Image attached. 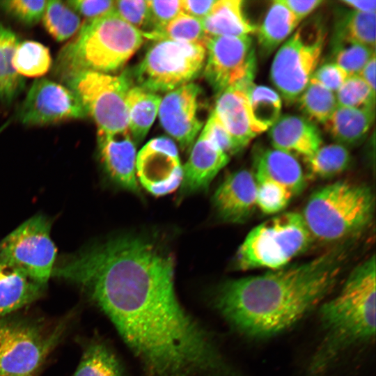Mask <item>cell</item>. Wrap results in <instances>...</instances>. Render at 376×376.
Here are the masks:
<instances>
[{
	"instance_id": "10",
	"label": "cell",
	"mask_w": 376,
	"mask_h": 376,
	"mask_svg": "<svg viewBox=\"0 0 376 376\" xmlns=\"http://www.w3.org/2000/svg\"><path fill=\"white\" fill-rule=\"evenodd\" d=\"M63 327L46 332L37 323L6 317L0 320V375L36 376L58 343Z\"/></svg>"
},
{
	"instance_id": "8",
	"label": "cell",
	"mask_w": 376,
	"mask_h": 376,
	"mask_svg": "<svg viewBox=\"0 0 376 376\" xmlns=\"http://www.w3.org/2000/svg\"><path fill=\"white\" fill-rule=\"evenodd\" d=\"M319 22L298 27L279 47L270 70L271 80L285 102H294L318 68L326 41Z\"/></svg>"
},
{
	"instance_id": "26",
	"label": "cell",
	"mask_w": 376,
	"mask_h": 376,
	"mask_svg": "<svg viewBox=\"0 0 376 376\" xmlns=\"http://www.w3.org/2000/svg\"><path fill=\"white\" fill-rule=\"evenodd\" d=\"M161 100L158 93L134 84L129 88L126 97L128 129L136 144L146 136L158 114Z\"/></svg>"
},
{
	"instance_id": "48",
	"label": "cell",
	"mask_w": 376,
	"mask_h": 376,
	"mask_svg": "<svg viewBox=\"0 0 376 376\" xmlns=\"http://www.w3.org/2000/svg\"><path fill=\"white\" fill-rule=\"evenodd\" d=\"M341 3L355 11L363 13H373L376 11L375 0H343Z\"/></svg>"
},
{
	"instance_id": "45",
	"label": "cell",
	"mask_w": 376,
	"mask_h": 376,
	"mask_svg": "<svg viewBox=\"0 0 376 376\" xmlns=\"http://www.w3.org/2000/svg\"><path fill=\"white\" fill-rule=\"evenodd\" d=\"M216 0H182V13L202 20L211 11Z\"/></svg>"
},
{
	"instance_id": "35",
	"label": "cell",
	"mask_w": 376,
	"mask_h": 376,
	"mask_svg": "<svg viewBox=\"0 0 376 376\" xmlns=\"http://www.w3.org/2000/svg\"><path fill=\"white\" fill-rule=\"evenodd\" d=\"M143 35L145 39L153 40H171L205 45L207 38L201 20L184 13H180L160 29Z\"/></svg>"
},
{
	"instance_id": "31",
	"label": "cell",
	"mask_w": 376,
	"mask_h": 376,
	"mask_svg": "<svg viewBox=\"0 0 376 376\" xmlns=\"http://www.w3.org/2000/svg\"><path fill=\"white\" fill-rule=\"evenodd\" d=\"M247 96L252 118L263 132L281 116V97L273 89L265 86H257L253 82L247 88Z\"/></svg>"
},
{
	"instance_id": "9",
	"label": "cell",
	"mask_w": 376,
	"mask_h": 376,
	"mask_svg": "<svg viewBox=\"0 0 376 376\" xmlns=\"http://www.w3.org/2000/svg\"><path fill=\"white\" fill-rule=\"evenodd\" d=\"M65 82L79 97L97 131L116 133L128 129L127 93L133 84L126 73L114 75L93 71L79 72Z\"/></svg>"
},
{
	"instance_id": "29",
	"label": "cell",
	"mask_w": 376,
	"mask_h": 376,
	"mask_svg": "<svg viewBox=\"0 0 376 376\" xmlns=\"http://www.w3.org/2000/svg\"><path fill=\"white\" fill-rule=\"evenodd\" d=\"M123 375V368L113 352L103 343L95 342L84 350L72 376Z\"/></svg>"
},
{
	"instance_id": "39",
	"label": "cell",
	"mask_w": 376,
	"mask_h": 376,
	"mask_svg": "<svg viewBox=\"0 0 376 376\" xmlns=\"http://www.w3.org/2000/svg\"><path fill=\"white\" fill-rule=\"evenodd\" d=\"M114 12L121 19L143 33L151 31L148 0L114 1Z\"/></svg>"
},
{
	"instance_id": "30",
	"label": "cell",
	"mask_w": 376,
	"mask_h": 376,
	"mask_svg": "<svg viewBox=\"0 0 376 376\" xmlns=\"http://www.w3.org/2000/svg\"><path fill=\"white\" fill-rule=\"evenodd\" d=\"M297 100L299 110L313 123L324 124L338 107L335 93L313 78Z\"/></svg>"
},
{
	"instance_id": "16",
	"label": "cell",
	"mask_w": 376,
	"mask_h": 376,
	"mask_svg": "<svg viewBox=\"0 0 376 376\" xmlns=\"http://www.w3.org/2000/svg\"><path fill=\"white\" fill-rule=\"evenodd\" d=\"M97 148L104 169L114 183L125 190L139 193L136 143L129 130L116 133L97 131Z\"/></svg>"
},
{
	"instance_id": "41",
	"label": "cell",
	"mask_w": 376,
	"mask_h": 376,
	"mask_svg": "<svg viewBox=\"0 0 376 376\" xmlns=\"http://www.w3.org/2000/svg\"><path fill=\"white\" fill-rule=\"evenodd\" d=\"M148 3L150 15V31L165 26L182 13V0H148Z\"/></svg>"
},
{
	"instance_id": "12",
	"label": "cell",
	"mask_w": 376,
	"mask_h": 376,
	"mask_svg": "<svg viewBox=\"0 0 376 376\" xmlns=\"http://www.w3.org/2000/svg\"><path fill=\"white\" fill-rule=\"evenodd\" d=\"M205 47L203 72L215 93L253 81L256 56L249 35L207 37Z\"/></svg>"
},
{
	"instance_id": "13",
	"label": "cell",
	"mask_w": 376,
	"mask_h": 376,
	"mask_svg": "<svg viewBox=\"0 0 376 376\" xmlns=\"http://www.w3.org/2000/svg\"><path fill=\"white\" fill-rule=\"evenodd\" d=\"M87 116L75 92L45 78L36 79L17 111V118L29 125H47Z\"/></svg>"
},
{
	"instance_id": "6",
	"label": "cell",
	"mask_w": 376,
	"mask_h": 376,
	"mask_svg": "<svg viewBox=\"0 0 376 376\" xmlns=\"http://www.w3.org/2000/svg\"><path fill=\"white\" fill-rule=\"evenodd\" d=\"M313 239L301 214H279L249 232L237 249L236 266L241 270L281 269L304 252Z\"/></svg>"
},
{
	"instance_id": "5",
	"label": "cell",
	"mask_w": 376,
	"mask_h": 376,
	"mask_svg": "<svg viewBox=\"0 0 376 376\" xmlns=\"http://www.w3.org/2000/svg\"><path fill=\"white\" fill-rule=\"evenodd\" d=\"M374 207L369 187L336 181L314 191L301 215L313 238L336 242L363 230L373 219Z\"/></svg>"
},
{
	"instance_id": "36",
	"label": "cell",
	"mask_w": 376,
	"mask_h": 376,
	"mask_svg": "<svg viewBox=\"0 0 376 376\" xmlns=\"http://www.w3.org/2000/svg\"><path fill=\"white\" fill-rule=\"evenodd\" d=\"M337 105L350 108L375 107V93L357 75L350 76L335 93Z\"/></svg>"
},
{
	"instance_id": "40",
	"label": "cell",
	"mask_w": 376,
	"mask_h": 376,
	"mask_svg": "<svg viewBox=\"0 0 376 376\" xmlns=\"http://www.w3.org/2000/svg\"><path fill=\"white\" fill-rule=\"evenodd\" d=\"M47 1L7 0L0 7L9 15L26 25H33L43 15Z\"/></svg>"
},
{
	"instance_id": "19",
	"label": "cell",
	"mask_w": 376,
	"mask_h": 376,
	"mask_svg": "<svg viewBox=\"0 0 376 376\" xmlns=\"http://www.w3.org/2000/svg\"><path fill=\"white\" fill-rule=\"evenodd\" d=\"M212 201L217 214L224 221H246L256 207L253 174L244 169L228 175L216 189Z\"/></svg>"
},
{
	"instance_id": "44",
	"label": "cell",
	"mask_w": 376,
	"mask_h": 376,
	"mask_svg": "<svg viewBox=\"0 0 376 376\" xmlns=\"http://www.w3.org/2000/svg\"><path fill=\"white\" fill-rule=\"evenodd\" d=\"M202 130L228 155L237 152L232 138L213 111Z\"/></svg>"
},
{
	"instance_id": "11",
	"label": "cell",
	"mask_w": 376,
	"mask_h": 376,
	"mask_svg": "<svg viewBox=\"0 0 376 376\" xmlns=\"http://www.w3.org/2000/svg\"><path fill=\"white\" fill-rule=\"evenodd\" d=\"M50 228L43 215L29 219L0 242V260L47 284L56 257Z\"/></svg>"
},
{
	"instance_id": "4",
	"label": "cell",
	"mask_w": 376,
	"mask_h": 376,
	"mask_svg": "<svg viewBox=\"0 0 376 376\" xmlns=\"http://www.w3.org/2000/svg\"><path fill=\"white\" fill-rule=\"evenodd\" d=\"M144 40L141 31L113 10L81 25L75 38L60 51L54 72L64 81L84 71L110 74L121 68Z\"/></svg>"
},
{
	"instance_id": "2",
	"label": "cell",
	"mask_w": 376,
	"mask_h": 376,
	"mask_svg": "<svg viewBox=\"0 0 376 376\" xmlns=\"http://www.w3.org/2000/svg\"><path fill=\"white\" fill-rule=\"evenodd\" d=\"M345 258L343 249H335L304 263L225 281L214 292V307L244 336H274L294 326L332 291Z\"/></svg>"
},
{
	"instance_id": "42",
	"label": "cell",
	"mask_w": 376,
	"mask_h": 376,
	"mask_svg": "<svg viewBox=\"0 0 376 376\" xmlns=\"http://www.w3.org/2000/svg\"><path fill=\"white\" fill-rule=\"evenodd\" d=\"M349 77L346 70L334 62L317 68L311 78L335 93Z\"/></svg>"
},
{
	"instance_id": "7",
	"label": "cell",
	"mask_w": 376,
	"mask_h": 376,
	"mask_svg": "<svg viewBox=\"0 0 376 376\" xmlns=\"http://www.w3.org/2000/svg\"><path fill=\"white\" fill-rule=\"evenodd\" d=\"M205 58L203 43L155 40L135 68L136 85L155 93H168L191 83L203 70Z\"/></svg>"
},
{
	"instance_id": "25",
	"label": "cell",
	"mask_w": 376,
	"mask_h": 376,
	"mask_svg": "<svg viewBox=\"0 0 376 376\" xmlns=\"http://www.w3.org/2000/svg\"><path fill=\"white\" fill-rule=\"evenodd\" d=\"M300 22L280 0L272 1L256 31L261 56L270 55L291 36Z\"/></svg>"
},
{
	"instance_id": "34",
	"label": "cell",
	"mask_w": 376,
	"mask_h": 376,
	"mask_svg": "<svg viewBox=\"0 0 376 376\" xmlns=\"http://www.w3.org/2000/svg\"><path fill=\"white\" fill-rule=\"evenodd\" d=\"M42 19L46 30L58 42L72 37L81 26L79 14L61 1H47Z\"/></svg>"
},
{
	"instance_id": "21",
	"label": "cell",
	"mask_w": 376,
	"mask_h": 376,
	"mask_svg": "<svg viewBox=\"0 0 376 376\" xmlns=\"http://www.w3.org/2000/svg\"><path fill=\"white\" fill-rule=\"evenodd\" d=\"M255 178L273 182L289 191L293 196L304 188L301 166L292 155L275 148L260 150L254 159Z\"/></svg>"
},
{
	"instance_id": "28",
	"label": "cell",
	"mask_w": 376,
	"mask_h": 376,
	"mask_svg": "<svg viewBox=\"0 0 376 376\" xmlns=\"http://www.w3.org/2000/svg\"><path fill=\"white\" fill-rule=\"evenodd\" d=\"M375 12L363 13L352 10L336 22L334 47L344 44H359L375 47Z\"/></svg>"
},
{
	"instance_id": "1",
	"label": "cell",
	"mask_w": 376,
	"mask_h": 376,
	"mask_svg": "<svg viewBox=\"0 0 376 376\" xmlns=\"http://www.w3.org/2000/svg\"><path fill=\"white\" fill-rule=\"evenodd\" d=\"M174 271L170 253L141 237L124 235L67 257L52 276L86 291L147 376H244L181 305Z\"/></svg>"
},
{
	"instance_id": "32",
	"label": "cell",
	"mask_w": 376,
	"mask_h": 376,
	"mask_svg": "<svg viewBox=\"0 0 376 376\" xmlns=\"http://www.w3.org/2000/svg\"><path fill=\"white\" fill-rule=\"evenodd\" d=\"M350 159L347 148L336 143L322 146L304 161L311 177L325 178L344 171L348 167Z\"/></svg>"
},
{
	"instance_id": "23",
	"label": "cell",
	"mask_w": 376,
	"mask_h": 376,
	"mask_svg": "<svg viewBox=\"0 0 376 376\" xmlns=\"http://www.w3.org/2000/svg\"><path fill=\"white\" fill-rule=\"evenodd\" d=\"M375 118V107L350 108L337 107L323 124L337 143L355 145L367 135Z\"/></svg>"
},
{
	"instance_id": "46",
	"label": "cell",
	"mask_w": 376,
	"mask_h": 376,
	"mask_svg": "<svg viewBox=\"0 0 376 376\" xmlns=\"http://www.w3.org/2000/svg\"><path fill=\"white\" fill-rule=\"evenodd\" d=\"M300 21L324 1L322 0H280Z\"/></svg>"
},
{
	"instance_id": "47",
	"label": "cell",
	"mask_w": 376,
	"mask_h": 376,
	"mask_svg": "<svg viewBox=\"0 0 376 376\" xmlns=\"http://www.w3.org/2000/svg\"><path fill=\"white\" fill-rule=\"evenodd\" d=\"M375 55L373 56L357 75L375 93Z\"/></svg>"
},
{
	"instance_id": "49",
	"label": "cell",
	"mask_w": 376,
	"mask_h": 376,
	"mask_svg": "<svg viewBox=\"0 0 376 376\" xmlns=\"http://www.w3.org/2000/svg\"><path fill=\"white\" fill-rule=\"evenodd\" d=\"M1 376V375H0Z\"/></svg>"
},
{
	"instance_id": "43",
	"label": "cell",
	"mask_w": 376,
	"mask_h": 376,
	"mask_svg": "<svg viewBox=\"0 0 376 376\" xmlns=\"http://www.w3.org/2000/svg\"><path fill=\"white\" fill-rule=\"evenodd\" d=\"M67 3L88 20L98 19L114 10L113 0H72Z\"/></svg>"
},
{
	"instance_id": "15",
	"label": "cell",
	"mask_w": 376,
	"mask_h": 376,
	"mask_svg": "<svg viewBox=\"0 0 376 376\" xmlns=\"http://www.w3.org/2000/svg\"><path fill=\"white\" fill-rule=\"evenodd\" d=\"M200 93V87L191 82L166 93L161 100L160 124L183 150H190L203 127L198 117Z\"/></svg>"
},
{
	"instance_id": "20",
	"label": "cell",
	"mask_w": 376,
	"mask_h": 376,
	"mask_svg": "<svg viewBox=\"0 0 376 376\" xmlns=\"http://www.w3.org/2000/svg\"><path fill=\"white\" fill-rule=\"evenodd\" d=\"M273 148L304 159L315 153L322 145L320 132L315 124L305 117L281 116L269 128Z\"/></svg>"
},
{
	"instance_id": "18",
	"label": "cell",
	"mask_w": 376,
	"mask_h": 376,
	"mask_svg": "<svg viewBox=\"0 0 376 376\" xmlns=\"http://www.w3.org/2000/svg\"><path fill=\"white\" fill-rule=\"evenodd\" d=\"M182 166L180 191L183 194L205 190L218 173L228 163L229 155L204 131L190 149Z\"/></svg>"
},
{
	"instance_id": "33",
	"label": "cell",
	"mask_w": 376,
	"mask_h": 376,
	"mask_svg": "<svg viewBox=\"0 0 376 376\" xmlns=\"http://www.w3.org/2000/svg\"><path fill=\"white\" fill-rule=\"evenodd\" d=\"M52 63L48 48L32 40L19 42L13 57L15 70L23 77L42 76L49 70Z\"/></svg>"
},
{
	"instance_id": "22",
	"label": "cell",
	"mask_w": 376,
	"mask_h": 376,
	"mask_svg": "<svg viewBox=\"0 0 376 376\" xmlns=\"http://www.w3.org/2000/svg\"><path fill=\"white\" fill-rule=\"evenodd\" d=\"M46 286L0 260V320L39 299Z\"/></svg>"
},
{
	"instance_id": "17",
	"label": "cell",
	"mask_w": 376,
	"mask_h": 376,
	"mask_svg": "<svg viewBox=\"0 0 376 376\" xmlns=\"http://www.w3.org/2000/svg\"><path fill=\"white\" fill-rule=\"evenodd\" d=\"M252 82L230 87L218 94L213 110L237 152L263 133L253 121L249 107L247 88Z\"/></svg>"
},
{
	"instance_id": "3",
	"label": "cell",
	"mask_w": 376,
	"mask_h": 376,
	"mask_svg": "<svg viewBox=\"0 0 376 376\" xmlns=\"http://www.w3.org/2000/svg\"><path fill=\"white\" fill-rule=\"evenodd\" d=\"M375 263L373 255L355 267L338 295L321 306V340L308 364V376L322 375L343 355L374 340Z\"/></svg>"
},
{
	"instance_id": "37",
	"label": "cell",
	"mask_w": 376,
	"mask_h": 376,
	"mask_svg": "<svg viewBox=\"0 0 376 376\" xmlns=\"http://www.w3.org/2000/svg\"><path fill=\"white\" fill-rule=\"evenodd\" d=\"M255 180L256 207L265 214H272L282 211L293 198L289 191L273 182L259 178H255Z\"/></svg>"
},
{
	"instance_id": "27",
	"label": "cell",
	"mask_w": 376,
	"mask_h": 376,
	"mask_svg": "<svg viewBox=\"0 0 376 376\" xmlns=\"http://www.w3.org/2000/svg\"><path fill=\"white\" fill-rule=\"evenodd\" d=\"M19 39L10 29L0 24V100L9 104L22 91L25 80L13 65Z\"/></svg>"
},
{
	"instance_id": "14",
	"label": "cell",
	"mask_w": 376,
	"mask_h": 376,
	"mask_svg": "<svg viewBox=\"0 0 376 376\" xmlns=\"http://www.w3.org/2000/svg\"><path fill=\"white\" fill-rule=\"evenodd\" d=\"M136 171L138 182L154 196H164L177 189L183 171L175 142L167 136L150 139L137 153Z\"/></svg>"
},
{
	"instance_id": "24",
	"label": "cell",
	"mask_w": 376,
	"mask_h": 376,
	"mask_svg": "<svg viewBox=\"0 0 376 376\" xmlns=\"http://www.w3.org/2000/svg\"><path fill=\"white\" fill-rule=\"evenodd\" d=\"M201 22L207 37L250 36L257 29L244 15L241 0H216Z\"/></svg>"
},
{
	"instance_id": "38",
	"label": "cell",
	"mask_w": 376,
	"mask_h": 376,
	"mask_svg": "<svg viewBox=\"0 0 376 376\" xmlns=\"http://www.w3.org/2000/svg\"><path fill=\"white\" fill-rule=\"evenodd\" d=\"M335 63L351 75H358L375 55V48L359 44H344L334 47Z\"/></svg>"
}]
</instances>
